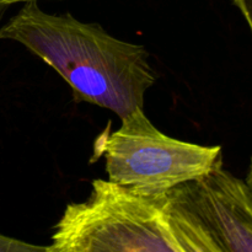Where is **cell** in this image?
Masks as SVG:
<instances>
[{"label":"cell","instance_id":"1","mask_svg":"<svg viewBox=\"0 0 252 252\" xmlns=\"http://www.w3.org/2000/svg\"><path fill=\"white\" fill-rule=\"evenodd\" d=\"M53 68L73 90L76 102L112 111L120 118L144 108V96L157 80L142 44L111 36L95 22L70 14H48L30 0L0 29Z\"/></svg>","mask_w":252,"mask_h":252},{"label":"cell","instance_id":"2","mask_svg":"<svg viewBox=\"0 0 252 252\" xmlns=\"http://www.w3.org/2000/svg\"><path fill=\"white\" fill-rule=\"evenodd\" d=\"M91 194L66 206L47 252H193L166 194H144L96 179Z\"/></svg>","mask_w":252,"mask_h":252},{"label":"cell","instance_id":"3","mask_svg":"<svg viewBox=\"0 0 252 252\" xmlns=\"http://www.w3.org/2000/svg\"><path fill=\"white\" fill-rule=\"evenodd\" d=\"M117 130L106 128L94 143L111 182L144 194H160L223 164L220 145H201L160 132L138 108L121 118Z\"/></svg>","mask_w":252,"mask_h":252},{"label":"cell","instance_id":"4","mask_svg":"<svg viewBox=\"0 0 252 252\" xmlns=\"http://www.w3.org/2000/svg\"><path fill=\"white\" fill-rule=\"evenodd\" d=\"M165 194L196 252H252V191L223 164Z\"/></svg>","mask_w":252,"mask_h":252},{"label":"cell","instance_id":"5","mask_svg":"<svg viewBox=\"0 0 252 252\" xmlns=\"http://www.w3.org/2000/svg\"><path fill=\"white\" fill-rule=\"evenodd\" d=\"M47 252V246L33 245L0 234V252Z\"/></svg>","mask_w":252,"mask_h":252},{"label":"cell","instance_id":"6","mask_svg":"<svg viewBox=\"0 0 252 252\" xmlns=\"http://www.w3.org/2000/svg\"><path fill=\"white\" fill-rule=\"evenodd\" d=\"M233 1L235 6L240 10L252 36V0H233Z\"/></svg>","mask_w":252,"mask_h":252},{"label":"cell","instance_id":"7","mask_svg":"<svg viewBox=\"0 0 252 252\" xmlns=\"http://www.w3.org/2000/svg\"><path fill=\"white\" fill-rule=\"evenodd\" d=\"M246 184L249 185V187H250L251 191H252V157H251V160H250V167H249L248 177H246Z\"/></svg>","mask_w":252,"mask_h":252},{"label":"cell","instance_id":"8","mask_svg":"<svg viewBox=\"0 0 252 252\" xmlns=\"http://www.w3.org/2000/svg\"><path fill=\"white\" fill-rule=\"evenodd\" d=\"M9 6H10V5L5 4V2H2L1 0H0V21H1L2 16H4V14L6 12L7 7H9Z\"/></svg>","mask_w":252,"mask_h":252},{"label":"cell","instance_id":"9","mask_svg":"<svg viewBox=\"0 0 252 252\" xmlns=\"http://www.w3.org/2000/svg\"><path fill=\"white\" fill-rule=\"evenodd\" d=\"M1 1L5 2V4H7V5H12V4H15V2H21V1L26 2V1H30V0H1Z\"/></svg>","mask_w":252,"mask_h":252}]
</instances>
